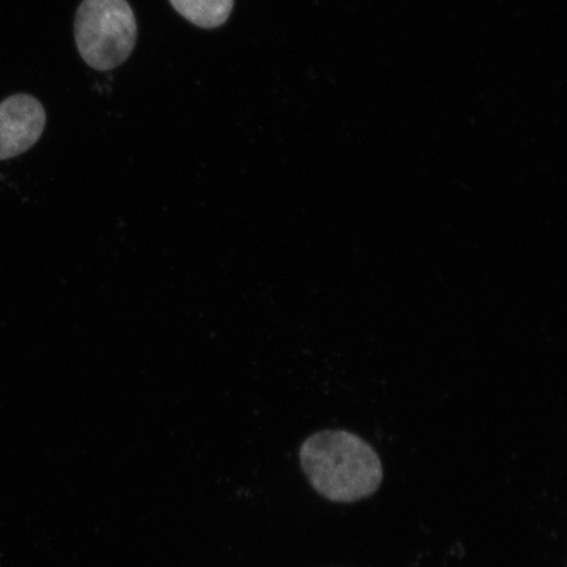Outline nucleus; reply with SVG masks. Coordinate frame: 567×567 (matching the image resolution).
Listing matches in <instances>:
<instances>
[{"instance_id": "1", "label": "nucleus", "mask_w": 567, "mask_h": 567, "mask_svg": "<svg viewBox=\"0 0 567 567\" xmlns=\"http://www.w3.org/2000/svg\"><path fill=\"white\" fill-rule=\"evenodd\" d=\"M305 476L323 498L353 503L379 491L384 472L378 452L344 430L319 431L300 450Z\"/></svg>"}, {"instance_id": "2", "label": "nucleus", "mask_w": 567, "mask_h": 567, "mask_svg": "<svg viewBox=\"0 0 567 567\" xmlns=\"http://www.w3.org/2000/svg\"><path fill=\"white\" fill-rule=\"evenodd\" d=\"M137 20L126 0H83L78 7L74 34L84 62L111 71L130 59L137 42Z\"/></svg>"}, {"instance_id": "3", "label": "nucleus", "mask_w": 567, "mask_h": 567, "mask_svg": "<svg viewBox=\"0 0 567 567\" xmlns=\"http://www.w3.org/2000/svg\"><path fill=\"white\" fill-rule=\"evenodd\" d=\"M47 112L38 99L17 94L0 103V161L19 157L42 136Z\"/></svg>"}, {"instance_id": "4", "label": "nucleus", "mask_w": 567, "mask_h": 567, "mask_svg": "<svg viewBox=\"0 0 567 567\" xmlns=\"http://www.w3.org/2000/svg\"><path fill=\"white\" fill-rule=\"evenodd\" d=\"M169 3L189 23L204 30L224 25L234 9V0H169Z\"/></svg>"}]
</instances>
